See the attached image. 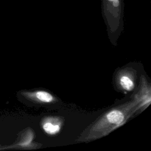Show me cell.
Wrapping results in <instances>:
<instances>
[{"label":"cell","mask_w":151,"mask_h":151,"mask_svg":"<svg viewBox=\"0 0 151 151\" xmlns=\"http://www.w3.org/2000/svg\"><path fill=\"white\" fill-rule=\"evenodd\" d=\"M138 110V103L132 100L113 108L101 115L78 137L77 141L88 142L106 136L123 126Z\"/></svg>","instance_id":"6da1fadb"},{"label":"cell","mask_w":151,"mask_h":151,"mask_svg":"<svg viewBox=\"0 0 151 151\" xmlns=\"http://www.w3.org/2000/svg\"><path fill=\"white\" fill-rule=\"evenodd\" d=\"M136 71L131 68H125L117 71L115 82L117 87L123 91H131L135 87Z\"/></svg>","instance_id":"7a4b0ae2"},{"label":"cell","mask_w":151,"mask_h":151,"mask_svg":"<svg viewBox=\"0 0 151 151\" xmlns=\"http://www.w3.org/2000/svg\"><path fill=\"white\" fill-rule=\"evenodd\" d=\"M138 103V110L143 111L151 103V88L150 84L144 76H141L140 88L134 97Z\"/></svg>","instance_id":"3957f363"},{"label":"cell","mask_w":151,"mask_h":151,"mask_svg":"<svg viewBox=\"0 0 151 151\" xmlns=\"http://www.w3.org/2000/svg\"><path fill=\"white\" fill-rule=\"evenodd\" d=\"M40 124L46 134L54 136L61 131L64 124V119L60 116H45L41 119Z\"/></svg>","instance_id":"277c9868"},{"label":"cell","mask_w":151,"mask_h":151,"mask_svg":"<svg viewBox=\"0 0 151 151\" xmlns=\"http://www.w3.org/2000/svg\"><path fill=\"white\" fill-rule=\"evenodd\" d=\"M22 95L27 100L38 104H51L57 101L52 94L45 90L24 91L22 93Z\"/></svg>","instance_id":"5b68a950"},{"label":"cell","mask_w":151,"mask_h":151,"mask_svg":"<svg viewBox=\"0 0 151 151\" xmlns=\"http://www.w3.org/2000/svg\"><path fill=\"white\" fill-rule=\"evenodd\" d=\"M34 138V131L31 129L28 128L22 134L19 141L17 143V146L18 147L27 149H37L41 147V145H40L38 143H33Z\"/></svg>","instance_id":"8992f818"},{"label":"cell","mask_w":151,"mask_h":151,"mask_svg":"<svg viewBox=\"0 0 151 151\" xmlns=\"http://www.w3.org/2000/svg\"><path fill=\"white\" fill-rule=\"evenodd\" d=\"M113 5L114 6H118L119 4V0H114L113 1Z\"/></svg>","instance_id":"52a82bcc"},{"label":"cell","mask_w":151,"mask_h":151,"mask_svg":"<svg viewBox=\"0 0 151 151\" xmlns=\"http://www.w3.org/2000/svg\"><path fill=\"white\" fill-rule=\"evenodd\" d=\"M109 1H113L114 0H109Z\"/></svg>","instance_id":"ba28073f"}]
</instances>
